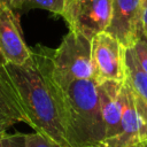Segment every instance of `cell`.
<instances>
[{"instance_id":"1","label":"cell","mask_w":147,"mask_h":147,"mask_svg":"<svg viewBox=\"0 0 147 147\" xmlns=\"http://www.w3.org/2000/svg\"><path fill=\"white\" fill-rule=\"evenodd\" d=\"M53 49L31 48L29 60L20 65L3 64L26 116V124L61 147H70L62 118L61 96L53 78Z\"/></svg>"},{"instance_id":"2","label":"cell","mask_w":147,"mask_h":147,"mask_svg":"<svg viewBox=\"0 0 147 147\" xmlns=\"http://www.w3.org/2000/svg\"><path fill=\"white\" fill-rule=\"evenodd\" d=\"M53 77L57 82L94 79L88 38L69 30L60 46L53 49Z\"/></svg>"},{"instance_id":"3","label":"cell","mask_w":147,"mask_h":147,"mask_svg":"<svg viewBox=\"0 0 147 147\" xmlns=\"http://www.w3.org/2000/svg\"><path fill=\"white\" fill-rule=\"evenodd\" d=\"M113 0H65L62 17L69 30L92 40L106 32L111 18Z\"/></svg>"},{"instance_id":"4","label":"cell","mask_w":147,"mask_h":147,"mask_svg":"<svg viewBox=\"0 0 147 147\" xmlns=\"http://www.w3.org/2000/svg\"><path fill=\"white\" fill-rule=\"evenodd\" d=\"M125 49L108 32H101L91 40L92 65L96 83L125 80Z\"/></svg>"},{"instance_id":"5","label":"cell","mask_w":147,"mask_h":147,"mask_svg":"<svg viewBox=\"0 0 147 147\" xmlns=\"http://www.w3.org/2000/svg\"><path fill=\"white\" fill-rule=\"evenodd\" d=\"M31 56L16 10L0 7V60L2 64H23Z\"/></svg>"},{"instance_id":"6","label":"cell","mask_w":147,"mask_h":147,"mask_svg":"<svg viewBox=\"0 0 147 147\" xmlns=\"http://www.w3.org/2000/svg\"><path fill=\"white\" fill-rule=\"evenodd\" d=\"M141 0H113L111 18L106 32L125 48L132 47L141 33Z\"/></svg>"},{"instance_id":"7","label":"cell","mask_w":147,"mask_h":147,"mask_svg":"<svg viewBox=\"0 0 147 147\" xmlns=\"http://www.w3.org/2000/svg\"><path fill=\"white\" fill-rule=\"evenodd\" d=\"M123 82L103 80L98 83L101 116L105 127L103 147H109L121 134V121H122L121 87Z\"/></svg>"},{"instance_id":"8","label":"cell","mask_w":147,"mask_h":147,"mask_svg":"<svg viewBox=\"0 0 147 147\" xmlns=\"http://www.w3.org/2000/svg\"><path fill=\"white\" fill-rule=\"evenodd\" d=\"M17 123H26L16 90L6 68L0 65V136Z\"/></svg>"},{"instance_id":"9","label":"cell","mask_w":147,"mask_h":147,"mask_svg":"<svg viewBox=\"0 0 147 147\" xmlns=\"http://www.w3.org/2000/svg\"><path fill=\"white\" fill-rule=\"evenodd\" d=\"M125 80L130 87L147 102V72L140 65L133 49H125Z\"/></svg>"},{"instance_id":"10","label":"cell","mask_w":147,"mask_h":147,"mask_svg":"<svg viewBox=\"0 0 147 147\" xmlns=\"http://www.w3.org/2000/svg\"><path fill=\"white\" fill-rule=\"evenodd\" d=\"M65 0H23L21 11H29L31 9L47 10L54 15H62Z\"/></svg>"},{"instance_id":"11","label":"cell","mask_w":147,"mask_h":147,"mask_svg":"<svg viewBox=\"0 0 147 147\" xmlns=\"http://www.w3.org/2000/svg\"><path fill=\"white\" fill-rule=\"evenodd\" d=\"M131 48L133 49L140 65L147 72V37L141 32Z\"/></svg>"},{"instance_id":"12","label":"cell","mask_w":147,"mask_h":147,"mask_svg":"<svg viewBox=\"0 0 147 147\" xmlns=\"http://www.w3.org/2000/svg\"><path fill=\"white\" fill-rule=\"evenodd\" d=\"M25 147H61L41 133H25Z\"/></svg>"},{"instance_id":"13","label":"cell","mask_w":147,"mask_h":147,"mask_svg":"<svg viewBox=\"0 0 147 147\" xmlns=\"http://www.w3.org/2000/svg\"><path fill=\"white\" fill-rule=\"evenodd\" d=\"M3 147H25V133H5L2 136Z\"/></svg>"},{"instance_id":"14","label":"cell","mask_w":147,"mask_h":147,"mask_svg":"<svg viewBox=\"0 0 147 147\" xmlns=\"http://www.w3.org/2000/svg\"><path fill=\"white\" fill-rule=\"evenodd\" d=\"M141 32L147 37V0H141V13H140Z\"/></svg>"},{"instance_id":"15","label":"cell","mask_w":147,"mask_h":147,"mask_svg":"<svg viewBox=\"0 0 147 147\" xmlns=\"http://www.w3.org/2000/svg\"><path fill=\"white\" fill-rule=\"evenodd\" d=\"M23 0H0V7H7L14 10H20Z\"/></svg>"},{"instance_id":"16","label":"cell","mask_w":147,"mask_h":147,"mask_svg":"<svg viewBox=\"0 0 147 147\" xmlns=\"http://www.w3.org/2000/svg\"><path fill=\"white\" fill-rule=\"evenodd\" d=\"M138 146H139V147H147V140H144V141L139 142Z\"/></svg>"},{"instance_id":"17","label":"cell","mask_w":147,"mask_h":147,"mask_svg":"<svg viewBox=\"0 0 147 147\" xmlns=\"http://www.w3.org/2000/svg\"><path fill=\"white\" fill-rule=\"evenodd\" d=\"M3 134H5V133H3ZM3 134L0 136V147H3V142H2V136H3Z\"/></svg>"},{"instance_id":"18","label":"cell","mask_w":147,"mask_h":147,"mask_svg":"<svg viewBox=\"0 0 147 147\" xmlns=\"http://www.w3.org/2000/svg\"><path fill=\"white\" fill-rule=\"evenodd\" d=\"M130 147H139V146H138V144H137V145H133V146H130Z\"/></svg>"},{"instance_id":"19","label":"cell","mask_w":147,"mask_h":147,"mask_svg":"<svg viewBox=\"0 0 147 147\" xmlns=\"http://www.w3.org/2000/svg\"><path fill=\"white\" fill-rule=\"evenodd\" d=\"M0 65H2V62H1V60H0Z\"/></svg>"}]
</instances>
